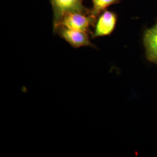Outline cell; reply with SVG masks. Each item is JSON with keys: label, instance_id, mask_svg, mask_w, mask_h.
Listing matches in <instances>:
<instances>
[{"label": "cell", "instance_id": "obj_6", "mask_svg": "<svg viewBox=\"0 0 157 157\" xmlns=\"http://www.w3.org/2000/svg\"><path fill=\"white\" fill-rule=\"evenodd\" d=\"M120 0H92L93 7L90 9V15L97 19L102 12L105 11L108 6L117 4Z\"/></svg>", "mask_w": 157, "mask_h": 157}, {"label": "cell", "instance_id": "obj_2", "mask_svg": "<svg viewBox=\"0 0 157 157\" xmlns=\"http://www.w3.org/2000/svg\"><path fill=\"white\" fill-rule=\"evenodd\" d=\"M95 22L96 20L90 14L68 13L62 17L61 22L58 26H63L67 28L90 34V27H94Z\"/></svg>", "mask_w": 157, "mask_h": 157}, {"label": "cell", "instance_id": "obj_5", "mask_svg": "<svg viewBox=\"0 0 157 157\" xmlns=\"http://www.w3.org/2000/svg\"><path fill=\"white\" fill-rule=\"evenodd\" d=\"M144 44L148 59L157 63V23L146 31L144 36Z\"/></svg>", "mask_w": 157, "mask_h": 157}, {"label": "cell", "instance_id": "obj_4", "mask_svg": "<svg viewBox=\"0 0 157 157\" xmlns=\"http://www.w3.org/2000/svg\"><path fill=\"white\" fill-rule=\"evenodd\" d=\"M117 17L113 12L104 11L98 17L94 25V32L91 33L92 38L109 35L115 28Z\"/></svg>", "mask_w": 157, "mask_h": 157}, {"label": "cell", "instance_id": "obj_3", "mask_svg": "<svg viewBox=\"0 0 157 157\" xmlns=\"http://www.w3.org/2000/svg\"><path fill=\"white\" fill-rule=\"evenodd\" d=\"M54 32L58 34L73 48H78L82 47H95L90 41L89 34L84 32L59 26L54 30Z\"/></svg>", "mask_w": 157, "mask_h": 157}, {"label": "cell", "instance_id": "obj_1", "mask_svg": "<svg viewBox=\"0 0 157 157\" xmlns=\"http://www.w3.org/2000/svg\"><path fill=\"white\" fill-rule=\"evenodd\" d=\"M83 0H50L53 11V30L59 25L62 17L67 13L90 14V9L83 6Z\"/></svg>", "mask_w": 157, "mask_h": 157}]
</instances>
